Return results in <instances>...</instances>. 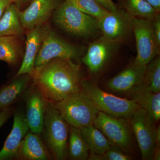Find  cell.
Segmentation results:
<instances>
[{
    "instance_id": "obj_1",
    "label": "cell",
    "mask_w": 160,
    "mask_h": 160,
    "mask_svg": "<svg viewBox=\"0 0 160 160\" xmlns=\"http://www.w3.org/2000/svg\"><path fill=\"white\" fill-rule=\"evenodd\" d=\"M30 76L49 103L55 104L82 91L80 65L70 59H53L34 68Z\"/></svg>"
},
{
    "instance_id": "obj_2",
    "label": "cell",
    "mask_w": 160,
    "mask_h": 160,
    "mask_svg": "<svg viewBox=\"0 0 160 160\" xmlns=\"http://www.w3.org/2000/svg\"><path fill=\"white\" fill-rule=\"evenodd\" d=\"M81 88L99 111L111 116L129 119L140 108L134 100L122 98L107 93L91 80L82 79Z\"/></svg>"
},
{
    "instance_id": "obj_3",
    "label": "cell",
    "mask_w": 160,
    "mask_h": 160,
    "mask_svg": "<svg viewBox=\"0 0 160 160\" xmlns=\"http://www.w3.org/2000/svg\"><path fill=\"white\" fill-rule=\"evenodd\" d=\"M54 20L61 29L77 36L92 37L100 31L98 19L83 13L66 0L57 8Z\"/></svg>"
},
{
    "instance_id": "obj_4",
    "label": "cell",
    "mask_w": 160,
    "mask_h": 160,
    "mask_svg": "<svg viewBox=\"0 0 160 160\" xmlns=\"http://www.w3.org/2000/svg\"><path fill=\"white\" fill-rule=\"evenodd\" d=\"M53 104L66 122L78 129L94 125L99 112L82 90Z\"/></svg>"
},
{
    "instance_id": "obj_5",
    "label": "cell",
    "mask_w": 160,
    "mask_h": 160,
    "mask_svg": "<svg viewBox=\"0 0 160 160\" xmlns=\"http://www.w3.org/2000/svg\"><path fill=\"white\" fill-rule=\"evenodd\" d=\"M44 128L46 142L52 155L56 160L66 159L68 152V123L52 103L48 104Z\"/></svg>"
},
{
    "instance_id": "obj_6",
    "label": "cell",
    "mask_w": 160,
    "mask_h": 160,
    "mask_svg": "<svg viewBox=\"0 0 160 160\" xmlns=\"http://www.w3.org/2000/svg\"><path fill=\"white\" fill-rule=\"evenodd\" d=\"M132 128L134 132L141 150L142 159L152 160L156 148L160 146V127L156 128L145 109L139 108L130 118Z\"/></svg>"
},
{
    "instance_id": "obj_7",
    "label": "cell",
    "mask_w": 160,
    "mask_h": 160,
    "mask_svg": "<svg viewBox=\"0 0 160 160\" xmlns=\"http://www.w3.org/2000/svg\"><path fill=\"white\" fill-rule=\"evenodd\" d=\"M132 32L137 51L133 62L139 66H146L160 54V44L155 36L151 20L134 18Z\"/></svg>"
},
{
    "instance_id": "obj_8",
    "label": "cell",
    "mask_w": 160,
    "mask_h": 160,
    "mask_svg": "<svg viewBox=\"0 0 160 160\" xmlns=\"http://www.w3.org/2000/svg\"><path fill=\"white\" fill-rule=\"evenodd\" d=\"M78 49L47 28L34 63V68L40 67L54 58H77Z\"/></svg>"
},
{
    "instance_id": "obj_9",
    "label": "cell",
    "mask_w": 160,
    "mask_h": 160,
    "mask_svg": "<svg viewBox=\"0 0 160 160\" xmlns=\"http://www.w3.org/2000/svg\"><path fill=\"white\" fill-rule=\"evenodd\" d=\"M134 18L122 8H118L98 20V28L104 37L120 44L132 32Z\"/></svg>"
},
{
    "instance_id": "obj_10",
    "label": "cell",
    "mask_w": 160,
    "mask_h": 160,
    "mask_svg": "<svg viewBox=\"0 0 160 160\" xmlns=\"http://www.w3.org/2000/svg\"><path fill=\"white\" fill-rule=\"evenodd\" d=\"M118 118L99 111L94 126L102 132L112 145L126 151L131 146V133L126 124Z\"/></svg>"
},
{
    "instance_id": "obj_11",
    "label": "cell",
    "mask_w": 160,
    "mask_h": 160,
    "mask_svg": "<svg viewBox=\"0 0 160 160\" xmlns=\"http://www.w3.org/2000/svg\"><path fill=\"white\" fill-rule=\"evenodd\" d=\"M119 45L102 37L89 45L82 61L89 71L96 73L108 62L117 50Z\"/></svg>"
},
{
    "instance_id": "obj_12",
    "label": "cell",
    "mask_w": 160,
    "mask_h": 160,
    "mask_svg": "<svg viewBox=\"0 0 160 160\" xmlns=\"http://www.w3.org/2000/svg\"><path fill=\"white\" fill-rule=\"evenodd\" d=\"M48 104L49 102L34 85L30 90L26 100L25 116L31 132L39 135L43 131Z\"/></svg>"
},
{
    "instance_id": "obj_13",
    "label": "cell",
    "mask_w": 160,
    "mask_h": 160,
    "mask_svg": "<svg viewBox=\"0 0 160 160\" xmlns=\"http://www.w3.org/2000/svg\"><path fill=\"white\" fill-rule=\"evenodd\" d=\"M59 5L58 0H32L26 9L20 11L23 27L29 30L42 26Z\"/></svg>"
},
{
    "instance_id": "obj_14",
    "label": "cell",
    "mask_w": 160,
    "mask_h": 160,
    "mask_svg": "<svg viewBox=\"0 0 160 160\" xmlns=\"http://www.w3.org/2000/svg\"><path fill=\"white\" fill-rule=\"evenodd\" d=\"M146 66H139L132 62L110 79L107 83V87L117 92L129 93L142 84Z\"/></svg>"
},
{
    "instance_id": "obj_15",
    "label": "cell",
    "mask_w": 160,
    "mask_h": 160,
    "mask_svg": "<svg viewBox=\"0 0 160 160\" xmlns=\"http://www.w3.org/2000/svg\"><path fill=\"white\" fill-rule=\"evenodd\" d=\"M47 28L42 25L29 29L27 33L26 50L22 62L15 78L24 74L30 75L34 71L35 61Z\"/></svg>"
},
{
    "instance_id": "obj_16",
    "label": "cell",
    "mask_w": 160,
    "mask_h": 160,
    "mask_svg": "<svg viewBox=\"0 0 160 160\" xmlns=\"http://www.w3.org/2000/svg\"><path fill=\"white\" fill-rule=\"evenodd\" d=\"M29 129L25 115L22 112H16L11 132L0 151V160H10L15 158L20 144Z\"/></svg>"
},
{
    "instance_id": "obj_17",
    "label": "cell",
    "mask_w": 160,
    "mask_h": 160,
    "mask_svg": "<svg viewBox=\"0 0 160 160\" xmlns=\"http://www.w3.org/2000/svg\"><path fill=\"white\" fill-rule=\"evenodd\" d=\"M15 158L21 160H47L50 156L38 134L32 132L27 133L22 141Z\"/></svg>"
},
{
    "instance_id": "obj_18",
    "label": "cell",
    "mask_w": 160,
    "mask_h": 160,
    "mask_svg": "<svg viewBox=\"0 0 160 160\" xmlns=\"http://www.w3.org/2000/svg\"><path fill=\"white\" fill-rule=\"evenodd\" d=\"M140 108L145 109L150 119L155 124L160 118V92L155 93L138 86L129 93Z\"/></svg>"
},
{
    "instance_id": "obj_19",
    "label": "cell",
    "mask_w": 160,
    "mask_h": 160,
    "mask_svg": "<svg viewBox=\"0 0 160 160\" xmlns=\"http://www.w3.org/2000/svg\"><path fill=\"white\" fill-rule=\"evenodd\" d=\"M20 11L15 3L9 4L0 19V36H20L24 33Z\"/></svg>"
},
{
    "instance_id": "obj_20",
    "label": "cell",
    "mask_w": 160,
    "mask_h": 160,
    "mask_svg": "<svg viewBox=\"0 0 160 160\" xmlns=\"http://www.w3.org/2000/svg\"><path fill=\"white\" fill-rule=\"evenodd\" d=\"M79 129L83 138L89 146L91 154H102L109 150L112 145L94 125Z\"/></svg>"
},
{
    "instance_id": "obj_21",
    "label": "cell",
    "mask_w": 160,
    "mask_h": 160,
    "mask_svg": "<svg viewBox=\"0 0 160 160\" xmlns=\"http://www.w3.org/2000/svg\"><path fill=\"white\" fill-rule=\"evenodd\" d=\"M28 75L20 77L0 89V109L9 107L25 91L28 85Z\"/></svg>"
},
{
    "instance_id": "obj_22",
    "label": "cell",
    "mask_w": 160,
    "mask_h": 160,
    "mask_svg": "<svg viewBox=\"0 0 160 160\" xmlns=\"http://www.w3.org/2000/svg\"><path fill=\"white\" fill-rule=\"evenodd\" d=\"M118 4L131 16L136 18L152 20L158 12L146 0H117Z\"/></svg>"
},
{
    "instance_id": "obj_23",
    "label": "cell",
    "mask_w": 160,
    "mask_h": 160,
    "mask_svg": "<svg viewBox=\"0 0 160 160\" xmlns=\"http://www.w3.org/2000/svg\"><path fill=\"white\" fill-rule=\"evenodd\" d=\"M68 152L72 160H86L89 157V149L79 129L70 126Z\"/></svg>"
},
{
    "instance_id": "obj_24",
    "label": "cell",
    "mask_w": 160,
    "mask_h": 160,
    "mask_svg": "<svg viewBox=\"0 0 160 160\" xmlns=\"http://www.w3.org/2000/svg\"><path fill=\"white\" fill-rule=\"evenodd\" d=\"M19 36H0V61L10 65L17 62L21 53Z\"/></svg>"
},
{
    "instance_id": "obj_25",
    "label": "cell",
    "mask_w": 160,
    "mask_h": 160,
    "mask_svg": "<svg viewBox=\"0 0 160 160\" xmlns=\"http://www.w3.org/2000/svg\"><path fill=\"white\" fill-rule=\"evenodd\" d=\"M141 86L155 93L160 92V57H156L146 66Z\"/></svg>"
},
{
    "instance_id": "obj_26",
    "label": "cell",
    "mask_w": 160,
    "mask_h": 160,
    "mask_svg": "<svg viewBox=\"0 0 160 160\" xmlns=\"http://www.w3.org/2000/svg\"><path fill=\"white\" fill-rule=\"evenodd\" d=\"M83 13L99 19L109 12L101 6L95 0H66Z\"/></svg>"
},
{
    "instance_id": "obj_27",
    "label": "cell",
    "mask_w": 160,
    "mask_h": 160,
    "mask_svg": "<svg viewBox=\"0 0 160 160\" xmlns=\"http://www.w3.org/2000/svg\"><path fill=\"white\" fill-rule=\"evenodd\" d=\"M117 146L112 145L109 150L102 154H91L89 160H129L131 158Z\"/></svg>"
},
{
    "instance_id": "obj_28",
    "label": "cell",
    "mask_w": 160,
    "mask_h": 160,
    "mask_svg": "<svg viewBox=\"0 0 160 160\" xmlns=\"http://www.w3.org/2000/svg\"><path fill=\"white\" fill-rule=\"evenodd\" d=\"M152 29L155 36L156 38L158 43L160 44V16L158 13L155 17L151 20Z\"/></svg>"
},
{
    "instance_id": "obj_29",
    "label": "cell",
    "mask_w": 160,
    "mask_h": 160,
    "mask_svg": "<svg viewBox=\"0 0 160 160\" xmlns=\"http://www.w3.org/2000/svg\"><path fill=\"white\" fill-rule=\"evenodd\" d=\"M101 6H102L104 9L107 10L109 12H112L116 10L118 6L112 0H95Z\"/></svg>"
},
{
    "instance_id": "obj_30",
    "label": "cell",
    "mask_w": 160,
    "mask_h": 160,
    "mask_svg": "<svg viewBox=\"0 0 160 160\" xmlns=\"http://www.w3.org/2000/svg\"><path fill=\"white\" fill-rule=\"evenodd\" d=\"M11 113V109L9 107L2 110L0 112V128L6 122Z\"/></svg>"
},
{
    "instance_id": "obj_31",
    "label": "cell",
    "mask_w": 160,
    "mask_h": 160,
    "mask_svg": "<svg viewBox=\"0 0 160 160\" xmlns=\"http://www.w3.org/2000/svg\"><path fill=\"white\" fill-rule=\"evenodd\" d=\"M12 2V0H0V19L6 8Z\"/></svg>"
},
{
    "instance_id": "obj_32",
    "label": "cell",
    "mask_w": 160,
    "mask_h": 160,
    "mask_svg": "<svg viewBox=\"0 0 160 160\" xmlns=\"http://www.w3.org/2000/svg\"><path fill=\"white\" fill-rule=\"evenodd\" d=\"M153 6L158 12L160 11V0H146Z\"/></svg>"
},
{
    "instance_id": "obj_33",
    "label": "cell",
    "mask_w": 160,
    "mask_h": 160,
    "mask_svg": "<svg viewBox=\"0 0 160 160\" xmlns=\"http://www.w3.org/2000/svg\"><path fill=\"white\" fill-rule=\"evenodd\" d=\"M27 1V0H12V2L18 3L24 2Z\"/></svg>"
}]
</instances>
